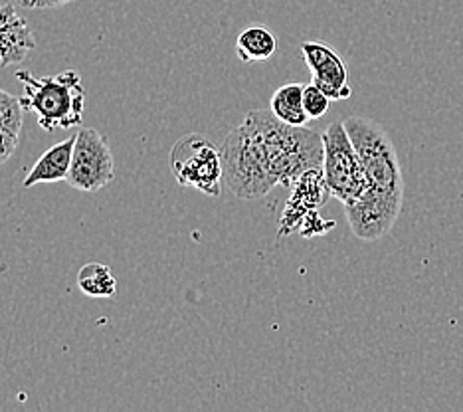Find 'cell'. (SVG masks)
I'll return each instance as SVG.
<instances>
[{
  "label": "cell",
  "instance_id": "1",
  "mask_svg": "<svg viewBox=\"0 0 463 412\" xmlns=\"http://www.w3.org/2000/svg\"><path fill=\"white\" fill-rule=\"evenodd\" d=\"M222 175L230 193L240 200H258L278 187L269 171L268 151L256 120L248 111L220 147Z\"/></svg>",
  "mask_w": 463,
  "mask_h": 412
},
{
  "label": "cell",
  "instance_id": "2",
  "mask_svg": "<svg viewBox=\"0 0 463 412\" xmlns=\"http://www.w3.org/2000/svg\"><path fill=\"white\" fill-rule=\"evenodd\" d=\"M264 137L269 171L278 185L293 187L311 168H323V135L279 121L271 110H251Z\"/></svg>",
  "mask_w": 463,
  "mask_h": 412
},
{
  "label": "cell",
  "instance_id": "3",
  "mask_svg": "<svg viewBox=\"0 0 463 412\" xmlns=\"http://www.w3.org/2000/svg\"><path fill=\"white\" fill-rule=\"evenodd\" d=\"M16 80L24 88V95L20 98L24 111L36 115L42 129L54 133L81 125L86 90L78 70H66L46 78H36L30 70H18Z\"/></svg>",
  "mask_w": 463,
  "mask_h": 412
},
{
  "label": "cell",
  "instance_id": "4",
  "mask_svg": "<svg viewBox=\"0 0 463 412\" xmlns=\"http://www.w3.org/2000/svg\"><path fill=\"white\" fill-rule=\"evenodd\" d=\"M345 129L349 133L366 177L364 193L384 198L388 203L402 206L404 203V177L396 147L383 125L373 120L346 118Z\"/></svg>",
  "mask_w": 463,
  "mask_h": 412
},
{
  "label": "cell",
  "instance_id": "5",
  "mask_svg": "<svg viewBox=\"0 0 463 412\" xmlns=\"http://www.w3.org/2000/svg\"><path fill=\"white\" fill-rule=\"evenodd\" d=\"M323 175L331 196L343 206L356 203L366 190V177L343 121H333L323 133Z\"/></svg>",
  "mask_w": 463,
  "mask_h": 412
},
{
  "label": "cell",
  "instance_id": "6",
  "mask_svg": "<svg viewBox=\"0 0 463 412\" xmlns=\"http://www.w3.org/2000/svg\"><path fill=\"white\" fill-rule=\"evenodd\" d=\"M176 183L208 196L222 195V157L218 147L200 133L181 137L168 155Z\"/></svg>",
  "mask_w": 463,
  "mask_h": 412
},
{
  "label": "cell",
  "instance_id": "7",
  "mask_svg": "<svg viewBox=\"0 0 463 412\" xmlns=\"http://www.w3.org/2000/svg\"><path fill=\"white\" fill-rule=\"evenodd\" d=\"M115 178V158L108 139L91 127H83L73 143L68 185L81 193H98Z\"/></svg>",
  "mask_w": 463,
  "mask_h": 412
},
{
  "label": "cell",
  "instance_id": "8",
  "mask_svg": "<svg viewBox=\"0 0 463 412\" xmlns=\"http://www.w3.org/2000/svg\"><path fill=\"white\" fill-rule=\"evenodd\" d=\"M301 54L311 72V83L321 88L333 101L351 98L349 70L339 52L323 42H303Z\"/></svg>",
  "mask_w": 463,
  "mask_h": 412
},
{
  "label": "cell",
  "instance_id": "9",
  "mask_svg": "<svg viewBox=\"0 0 463 412\" xmlns=\"http://www.w3.org/2000/svg\"><path fill=\"white\" fill-rule=\"evenodd\" d=\"M329 196L331 190L327 187V181H325L323 168H311V171L301 175V178L296 183V190L291 193L288 208L281 215L279 236L289 235L305 218L313 216L317 213V208L327 203Z\"/></svg>",
  "mask_w": 463,
  "mask_h": 412
},
{
  "label": "cell",
  "instance_id": "10",
  "mask_svg": "<svg viewBox=\"0 0 463 412\" xmlns=\"http://www.w3.org/2000/svg\"><path fill=\"white\" fill-rule=\"evenodd\" d=\"M16 8L13 3L0 6V66L3 68L23 63L36 48L33 32Z\"/></svg>",
  "mask_w": 463,
  "mask_h": 412
},
{
  "label": "cell",
  "instance_id": "11",
  "mask_svg": "<svg viewBox=\"0 0 463 412\" xmlns=\"http://www.w3.org/2000/svg\"><path fill=\"white\" fill-rule=\"evenodd\" d=\"M73 143H76V135L70 139L52 145L48 151L40 155L36 165L30 168L23 187L30 188L40 183H58L66 181L71 167V155H73Z\"/></svg>",
  "mask_w": 463,
  "mask_h": 412
},
{
  "label": "cell",
  "instance_id": "12",
  "mask_svg": "<svg viewBox=\"0 0 463 412\" xmlns=\"http://www.w3.org/2000/svg\"><path fill=\"white\" fill-rule=\"evenodd\" d=\"M278 52V38L264 24H251L240 32L236 40V54L241 62L254 63L273 58Z\"/></svg>",
  "mask_w": 463,
  "mask_h": 412
},
{
  "label": "cell",
  "instance_id": "13",
  "mask_svg": "<svg viewBox=\"0 0 463 412\" xmlns=\"http://www.w3.org/2000/svg\"><path fill=\"white\" fill-rule=\"evenodd\" d=\"M303 90L301 83H286L273 91L269 110L276 118L288 125H307L309 115L303 108Z\"/></svg>",
  "mask_w": 463,
  "mask_h": 412
},
{
  "label": "cell",
  "instance_id": "14",
  "mask_svg": "<svg viewBox=\"0 0 463 412\" xmlns=\"http://www.w3.org/2000/svg\"><path fill=\"white\" fill-rule=\"evenodd\" d=\"M78 288L90 298L109 300L118 292V282H115L109 266L99 262H90L78 273Z\"/></svg>",
  "mask_w": 463,
  "mask_h": 412
},
{
  "label": "cell",
  "instance_id": "15",
  "mask_svg": "<svg viewBox=\"0 0 463 412\" xmlns=\"http://www.w3.org/2000/svg\"><path fill=\"white\" fill-rule=\"evenodd\" d=\"M24 123V108L20 98L0 88V129L20 137Z\"/></svg>",
  "mask_w": 463,
  "mask_h": 412
},
{
  "label": "cell",
  "instance_id": "16",
  "mask_svg": "<svg viewBox=\"0 0 463 412\" xmlns=\"http://www.w3.org/2000/svg\"><path fill=\"white\" fill-rule=\"evenodd\" d=\"M331 98L325 93L321 88L315 86V83H309L303 90V108L307 111L309 120H321L323 115H327L331 108Z\"/></svg>",
  "mask_w": 463,
  "mask_h": 412
},
{
  "label": "cell",
  "instance_id": "17",
  "mask_svg": "<svg viewBox=\"0 0 463 412\" xmlns=\"http://www.w3.org/2000/svg\"><path fill=\"white\" fill-rule=\"evenodd\" d=\"M18 147V137L0 129V165H5L14 155Z\"/></svg>",
  "mask_w": 463,
  "mask_h": 412
},
{
  "label": "cell",
  "instance_id": "18",
  "mask_svg": "<svg viewBox=\"0 0 463 412\" xmlns=\"http://www.w3.org/2000/svg\"><path fill=\"white\" fill-rule=\"evenodd\" d=\"M71 0H34V8L38 10H48V8H60L70 5Z\"/></svg>",
  "mask_w": 463,
  "mask_h": 412
},
{
  "label": "cell",
  "instance_id": "19",
  "mask_svg": "<svg viewBox=\"0 0 463 412\" xmlns=\"http://www.w3.org/2000/svg\"><path fill=\"white\" fill-rule=\"evenodd\" d=\"M18 8H34V0H10Z\"/></svg>",
  "mask_w": 463,
  "mask_h": 412
}]
</instances>
